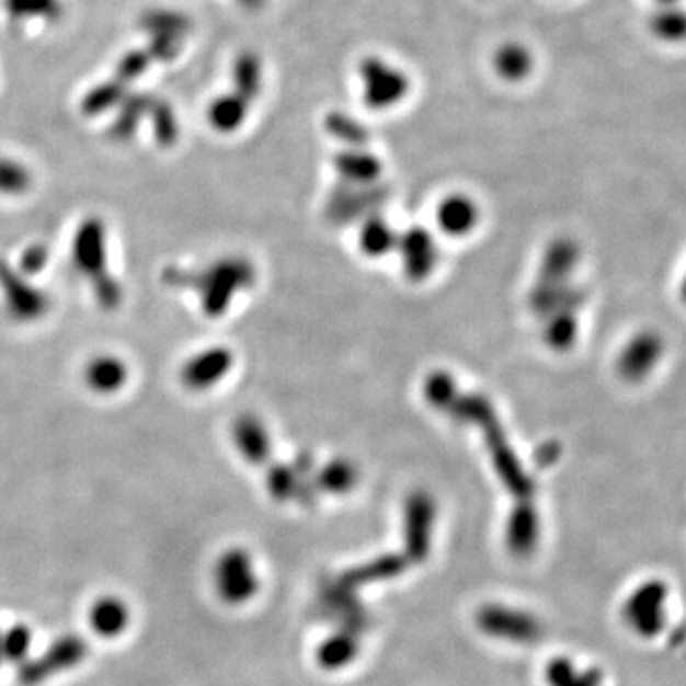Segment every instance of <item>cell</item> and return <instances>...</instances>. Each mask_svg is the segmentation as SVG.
Masks as SVG:
<instances>
[{"label":"cell","mask_w":686,"mask_h":686,"mask_svg":"<svg viewBox=\"0 0 686 686\" xmlns=\"http://www.w3.org/2000/svg\"><path fill=\"white\" fill-rule=\"evenodd\" d=\"M254 265L244 258H224L201 273L178 270L164 273V281L169 285L195 288L201 294L203 311L208 317H221L226 313L235 294L249 288L254 283Z\"/></svg>","instance_id":"1"},{"label":"cell","mask_w":686,"mask_h":686,"mask_svg":"<svg viewBox=\"0 0 686 686\" xmlns=\"http://www.w3.org/2000/svg\"><path fill=\"white\" fill-rule=\"evenodd\" d=\"M357 79L361 98L370 111L395 110L412 90L410 75L399 64L378 54L358 59Z\"/></svg>","instance_id":"2"},{"label":"cell","mask_w":686,"mask_h":686,"mask_svg":"<svg viewBox=\"0 0 686 686\" xmlns=\"http://www.w3.org/2000/svg\"><path fill=\"white\" fill-rule=\"evenodd\" d=\"M214 584L226 605H247L260 590L256 564L247 549H227L214 569Z\"/></svg>","instance_id":"3"},{"label":"cell","mask_w":686,"mask_h":686,"mask_svg":"<svg viewBox=\"0 0 686 686\" xmlns=\"http://www.w3.org/2000/svg\"><path fill=\"white\" fill-rule=\"evenodd\" d=\"M88 644L81 636L59 637L48 647L43 656L30 658L25 664L20 665L18 681L22 686H37L44 681L50 679L58 673L73 670L87 658Z\"/></svg>","instance_id":"4"},{"label":"cell","mask_w":686,"mask_h":686,"mask_svg":"<svg viewBox=\"0 0 686 686\" xmlns=\"http://www.w3.org/2000/svg\"><path fill=\"white\" fill-rule=\"evenodd\" d=\"M477 626L494 639L510 643L530 644L540 637V624L533 614L512 606L489 605L477 614Z\"/></svg>","instance_id":"5"},{"label":"cell","mask_w":686,"mask_h":686,"mask_svg":"<svg viewBox=\"0 0 686 686\" xmlns=\"http://www.w3.org/2000/svg\"><path fill=\"white\" fill-rule=\"evenodd\" d=\"M0 286L7 300L8 313L12 315L15 321H38L48 313L50 298L43 290H38L37 286L30 285L4 262H0Z\"/></svg>","instance_id":"6"},{"label":"cell","mask_w":686,"mask_h":686,"mask_svg":"<svg viewBox=\"0 0 686 686\" xmlns=\"http://www.w3.org/2000/svg\"><path fill=\"white\" fill-rule=\"evenodd\" d=\"M479 427L487 433L494 468H496L498 475L502 477V481L505 482L507 490L518 498V502L521 500H530V496L534 494L533 481L525 473V469L521 468V464H518L515 454H513L512 446L507 445V438H505L502 427L498 425L496 416L489 418Z\"/></svg>","instance_id":"7"},{"label":"cell","mask_w":686,"mask_h":686,"mask_svg":"<svg viewBox=\"0 0 686 686\" xmlns=\"http://www.w3.org/2000/svg\"><path fill=\"white\" fill-rule=\"evenodd\" d=\"M437 517L435 500L427 492H414L404 505V540L410 559L422 562L430 556L433 526Z\"/></svg>","instance_id":"8"},{"label":"cell","mask_w":686,"mask_h":686,"mask_svg":"<svg viewBox=\"0 0 686 686\" xmlns=\"http://www.w3.org/2000/svg\"><path fill=\"white\" fill-rule=\"evenodd\" d=\"M107 249H105V226L100 218H88L82 221L73 239L75 267L92 283L107 275L105 267Z\"/></svg>","instance_id":"9"},{"label":"cell","mask_w":686,"mask_h":686,"mask_svg":"<svg viewBox=\"0 0 686 686\" xmlns=\"http://www.w3.org/2000/svg\"><path fill=\"white\" fill-rule=\"evenodd\" d=\"M233 366V353L227 347H210L183 365V386L191 391H206L226 378Z\"/></svg>","instance_id":"10"},{"label":"cell","mask_w":686,"mask_h":686,"mask_svg":"<svg viewBox=\"0 0 686 686\" xmlns=\"http://www.w3.org/2000/svg\"><path fill=\"white\" fill-rule=\"evenodd\" d=\"M397 249L401 252L402 265L410 281L420 283L430 277L437 263V247L425 229L410 227L407 233L399 237Z\"/></svg>","instance_id":"11"},{"label":"cell","mask_w":686,"mask_h":686,"mask_svg":"<svg viewBox=\"0 0 686 686\" xmlns=\"http://www.w3.org/2000/svg\"><path fill=\"white\" fill-rule=\"evenodd\" d=\"M540 540V518L530 500H521L505 525V544L513 556L525 559L534 553Z\"/></svg>","instance_id":"12"},{"label":"cell","mask_w":686,"mask_h":686,"mask_svg":"<svg viewBox=\"0 0 686 686\" xmlns=\"http://www.w3.org/2000/svg\"><path fill=\"white\" fill-rule=\"evenodd\" d=\"M536 58L528 44L521 41H505L492 54V69L500 81L521 84L534 75Z\"/></svg>","instance_id":"13"},{"label":"cell","mask_w":686,"mask_h":686,"mask_svg":"<svg viewBox=\"0 0 686 686\" xmlns=\"http://www.w3.org/2000/svg\"><path fill=\"white\" fill-rule=\"evenodd\" d=\"M233 441L242 458L250 464L263 466L270 460V433L262 420L254 414H242L235 420Z\"/></svg>","instance_id":"14"},{"label":"cell","mask_w":686,"mask_h":686,"mask_svg":"<svg viewBox=\"0 0 686 686\" xmlns=\"http://www.w3.org/2000/svg\"><path fill=\"white\" fill-rule=\"evenodd\" d=\"M88 624L95 636L103 639H115L123 636L130 624V608L125 601L118 597H102L95 601L90 613Z\"/></svg>","instance_id":"15"},{"label":"cell","mask_w":686,"mask_h":686,"mask_svg":"<svg viewBox=\"0 0 686 686\" xmlns=\"http://www.w3.org/2000/svg\"><path fill=\"white\" fill-rule=\"evenodd\" d=\"M479 221V208L468 195H450L437 208V224L441 231L450 237L471 233Z\"/></svg>","instance_id":"16"},{"label":"cell","mask_w":686,"mask_h":686,"mask_svg":"<svg viewBox=\"0 0 686 686\" xmlns=\"http://www.w3.org/2000/svg\"><path fill=\"white\" fill-rule=\"evenodd\" d=\"M128 380V366L115 355H100L84 368V381L95 393H117Z\"/></svg>","instance_id":"17"},{"label":"cell","mask_w":686,"mask_h":686,"mask_svg":"<svg viewBox=\"0 0 686 686\" xmlns=\"http://www.w3.org/2000/svg\"><path fill=\"white\" fill-rule=\"evenodd\" d=\"M250 102L237 92L221 94L208 105L206 117L214 130L219 134H233L249 118Z\"/></svg>","instance_id":"18"},{"label":"cell","mask_w":686,"mask_h":686,"mask_svg":"<svg viewBox=\"0 0 686 686\" xmlns=\"http://www.w3.org/2000/svg\"><path fill=\"white\" fill-rule=\"evenodd\" d=\"M334 164L347 185H373L381 172L380 161L357 147L338 155Z\"/></svg>","instance_id":"19"},{"label":"cell","mask_w":686,"mask_h":686,"mask_svg":"<svg viewBox=\"0 0 686 686\" xmlns=\"http://www.w3.org/2000/svg\"><path fill=\"white\" fill-rule=\"evenodd\" d=\"M358 654L357 637L351 631L345 633H334L329 639L322 641L321 647L317 650V662L321 667L334 672V670H343L347 665L355 662Z\"/></svg>","instance_id":"20"},{"label":"cell","mask_w":686,"mask_h":686,"mask_svg":"<svg viewBox=\"0 0 686 686\" xmlns=\"http://www.w3.org/2000/svg\"><path fill=\"white\" fill-rule=\"evenodd\" d=\"M153 102V98L146 94H126L125 100L121 102L118 117L111 126V138L118 139V141L130 139L138 130L139 121L149 115Z\"/></svg>","instance_id":"21"},{"label":"cell","mask_w":686,"mask_h":686,"mask_svg":"<svg viewBox=\"0 0 686 686\" xmlns=\"http://www.w3.org/2000/svg\"><path fill=\"white\" fill-rule=\"evenodd\" d=\"M315 489L327 494H345L355 489L358 482V469L345 458L329 461L313 479Z\"/></svg>","instance_id":"22"},{"label":"cell","mask_w":686,"mask_h":686,"mask_svg":"<svg viewBox=\"0 0 686 686\" xmlns=\"http://www.w3.org/2000/svg\"><path fill=\"white\" fill-rule=\"evenodd\" d=\"M263 67L262 59L252 52L241 54L233 66V92L241 94L244 100H256L262 92Z\"/></svg>","instance_id":"23"},{"label":"cell","mask_w":686,"mask_h":686,"mask_svg":"<svg viewBox=\"0 0 686 686\" xmlns=\"http://www.w3.org/2000/svg\"><path fill=\"white\" fill-rule=\"evenodd\" d=\"M397 241L399 235L378 216L366 219L361 229V249L370 258L386 256L397 247Z\"/></svg>","instance_id":"24"},{"label":"cell","mask_w":686,"mask_h":686,"mask_svg":"<svg viewBox=\"0 0 686 686\" xmlns=\"http://www.w3.org/2000/svg\"><path fill=\"white\" fill-rule=\"evenodd\" d=\"M384 201V191L374 190L373 193H355L351 191L342 198H332L330 203V214L336 221H351L358 218L361 213H370L373 208Z\"/></svg>","instance_id":"25"},{"label":"cell","mask_w":686,"mask_h":686,"mask_svg":"<svg viewBox=\"0 0 686 686\" xmlns=\"http://www.w3.org/2000/svg\"><path fill=\"white\" fill-rule=\"evenodd\" d=\"M125 95L126 87L123 82H102V84L92 88V90L82 98V113H84L87 117L102 115L105 111L113 110V107L121 105V102L125 100Z\"/></svg>","instance_id":"26"},{"label":"cell","mask_w":686,"mask_h":686,"mask_svg":"<svg viewBox=\"0 0 686 686\" xmlns=\"http://www.w3.org/2000/svg\"><path fill=\"white\" fill-rule=\"evenodd\" d=\"M141 27L153 35H169L182 38L190 31L191 23L185 15L170 10H153L141 18Z\"/></svg>","instance_id":"27"},{"label":"cell","mask_w":686,"mask_h":686,"mask_svg":"<svg viewBox=\"0 0 686 686\" xmlns=\"http://www.w3.org/2000/svg\"><path fill=\"white\" fill-rule=\"evenodd\" d=\"M33 633L25 624H15L2 631V656L10 664L22 665L30 660Z\"/></svg>","instance_id":"28"},{"label":"cell","mask_w":686,"mask_h":686,"mask_svg":"<svg viewBox=\"0 0 686 686\" xmlns=\"http://www.w3.org/2000/svg\"><path fill=\"white\" fill-rule=\"evenodd\" d=\"M570 265H572V247L569 242H553V247L548 250V254L541 263L540 283L559 285L562 275L569 271Z\"/></svg>","instance_id":"29"},{"label":"cell","mask_w":686,"mask_h":686,"mask_svg":"<svg viewBox=\"0 0 686 686\" xmlns=\"http://www.w3.org/2000/svg\"><path fill=\"white\" fill-rule=\"evenodd\" d=\"M425 399L430 402L431 407H435L438 410H445L448 412L453 407L456 399H458V387L454 384L453 376L446 373H433L430 378L425 380Z\"/></svg>","instance_id":"30"},{"label":"cell","mask_w":686,"mask_h":686,"mask_svg":"<svg viewBox=\"0 0 686 686\" xmlns=\"http://www.w3.org/2000/svg\"><path fill=\"white\" fill-rule=\"evenodd\" d=\"M265 482H267L271 498H275L277 502H288L290 498H298V492H300V477L296 475L293 466H285V464L273 466Z\"/></svg>","instance_id":"31"},{"label":"cell","mask_w":686,"mask_h":686,"mask_svg":"<svg viewBox=\"0 0 686 686\" xmlns=\"http://www.w3.org/2000/svg\"><path fill=\"white\" fill-rule=\"evenodd\" d=\"M149 115L153 118L155 139L159 141V146H174L178 136H180V126H178V118H175L174 111L169 103L155 100Z\"/></svg>","instance_id":"32"},{"label":"cell","mask_w":686,"mask_h":686,"mask_svg":"<svg viewBox=\"0 0 686 686\" xmlns=\"http://www.w3.org/2000/svg\"><path fill=\"white\" fill-rule=\"evenodd\" d=\"M31 182H33L31 172L23 167L22 162L0 157V193L2 195H22L30 190Z\"/></svg>","instance_id":"33"},{"label":"cell","mask_w":686,"mask_h":686,"mask_svg":"<svg viewBox=\"0 0 686 686\" xmlns=\"http://www.w3.org/2000/svg\"><path fill=\"white\" fill-rule=\"evenodd\" d=\"M402 569H404V559L402 557H384L378 562H374L373 567H368V569H358L353 570L347 574V584H366V582H373V580H378L381 576L391 578L395 574H401Z\"/></svg>","instance_id":"34"},{"label":"cell","mask_w":686,"mask_h":686,"mask_svg":"<svg viewBox=\"0 0 686 686\" xmlns=\"http://www.w3.org/2000/svg\"><path fill=\"white\" fill-rule=\"evenodd\" d=\"M327 126H329V130L336 138L342 139L351 147L365 146L366 139H368V132H366L365 126L361 125L355 118L342 115V113L330 115L327 118Z\"/></svg>","instance_id":"35"},{"label":"cell","mask_w":686,"mask_h":686,"mask_svg":"<svg viewBox=\"0 0 686 686\" xmlns=\"http://www.w3.org/2000/svg\"><path fill=\"white\" fill-rule=\"evenodd\" d=\"M8 12L12 18H56L59 14L58 0H7Z\"/></svg>","instance_id":"36"},{"label":"cell","mask_w":686,"mask_h":686,"mask_svg":"<svg viewBox=\"0 0 686 686\" xmlns=\"http://www.w3.org/2000/svg\"><path fill=\"white\" fill-rule=\"evenodd\" d=\"M149 64H151V58H149L147 52H126L125 56L118 61L117 69H115V81L123 82L125 87L130 84V82L138 81L139 77L146 73Z\"/></svg>","instance_id":"37"},{"label":"cell","mask_w":686,"mask_h":686,"mask_svg":"<svg viewBox=\"0 0 686 686\" xmlns=\"http://www.w3.org/2000/svg\"><path fill=\"white\" fill-rule=\"evenodd\" d=\"M94 294L95 300L105 311H115L125 298L123 288L115 278L111 277L110 273L94 281Z\"/></svg>","instance_id":"38"},{"label":"cell","mask_w":686,"mask_h":686,"mask_svg":"<svg viewBox=\"0 0 686 686\" xmlns=\"http://www.w3.org/2000/svg\"><path fill=\"white\" fill-rule=\"evenodd\" d=\"M574 336V322L569 313H561L556 319H551L546 329V342L553 347V350H562L572 342Z\"/></svg>","instance_id":"39"},{"label":"cell","mask_w":686,"mask_h":686,"mask_svg":"<svg viewBox=\"0 0 686 686\" xmlns=\"http://www.w3.org/2000/svg\"><path fill=\"white\" fill-rule=\"evenodd\" d=\"M180 41L182 38L169 37V35H153L149 43V58L159 59V61H172L180 54Z\"/></svg>","instance_id":"40"},{"label":"cell","mask_w":686,"mask_h":686,"mask_svg":"<svg viewBox=\"0 0 686 686\" xmlns=\"http://www.w3.org/2000/svg\"><path fill=\"white\" fill-rule=\"evenodd\" d=\"M46 263H48V250L44 249L43 244H33V247H30V249L23 252V273H30V275L38 273Z\"/></svg>","instance_id":"41"},{"label":"cell","mask_w":686,"mask_h":686,"mask_svg":"<svg viewBox=\"0 0 686 686\" xmlns=\"http://www.w3.org/2000/svg\"><path fill=\"white\" fill-rule=\"evenodd\" d=\"M2 660H4V656H2V631H0V662Z\"/></svg>","instance_id":"42"}]
</instances>
